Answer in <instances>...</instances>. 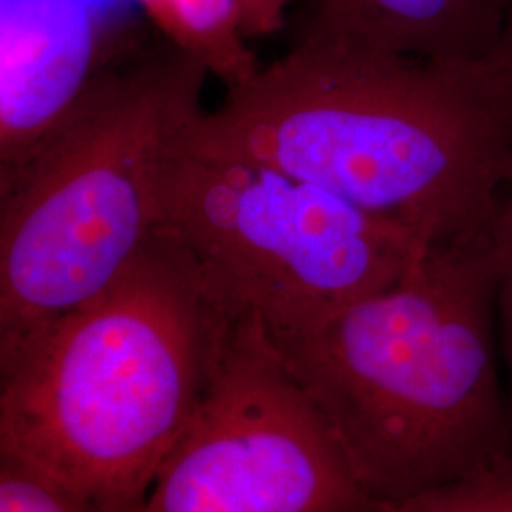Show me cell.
<instances>
[{"label": "cell", "instance_id": "cell-14", "mask_svg": "<svg viewBox=\"0 0 512 512\" xmlns=\"http://www.w3.org/2000/svg\"><path fill=\"white\" fill-rule=\"evenodd\" d=\"M497 61H503L505 65L512 67V0L509 2V14H507V23H505V33L501 38L499 50L495 54Z\"/></svg>", "mask_w": 512, "mask_h": 512}, {"label": "cell", "instance_id": "cell-8", "mask_svg": "<svg viewBox=\"0 0 512 512\" xmlns=\"http://www.w3.org/2000/svg\"><path fill=\"white\" fill-rule=\"evenodd\" d=\"M306 33L439 63L495 59L511 0H311Z\"/></svg>", "mask_w": 512, "mask_h": 512}, {"label": "cell", "instance_id": "cell-13", "mask_svg": "<svg viewBox=\"0 0 512 512\" xmlns=\"http://www.w3.org/2000/svg\"><path fill=\"white\" fill-rule=\"evenodd\" d=\"M293 0H238L245 35L268 37L285 23V14Z\"/></svg>", "mask_w": 512, "mask_h": 512}, {"label": "cell", "instance_id": "cell-1", "mask_svg": "<svg viewBox=\"0 0 512 512\" xmlns=\"http://www.w3.org/2000/svg\"><path fill=\"white\" fill-rule=\"evenodd\" d=\"M190 141L439 243L497 215L512 156V67L425 61L304 31L203 112Z\"/></svg>", "mask_w": 512, "mask_h": 512}, {"label": "cell", "instance_id": "cell-2", "mask_svg": "<svg viewBox=\"0 0 512 512\" xmlns=\"http://www.w3.org/2000/svg\"><path fill=\"white\" fill-rule=\"evenodd\" d=\"M497 287L494 219L435 243L315 334L274 344L368 499L416 494L511 454Z\"/></svg>", "mask_w": 512, "mask_h": 512}, {"label": "cell", "instance_id": "cell-6", "mask_svg": "<svg viewBox=\"0 0 512 512\" xmlns=\"http://www.w3.org/2000/svg\"><path fill=\"white\" fill-rule=\"evenodd\" d=\"M370 501L270 336L241 317L137 512H359Z\"/></svg>", "mask_w": 512, "mask_h": 512}, {"label": "cell", "instance_id": "cell-10", "mask_svg": "<svg viewBox=\"0 0 512 512\" xmlns=\"http://www.w3.org/2000/svg\"><path fill=\"white\" fill-rule=\"evenodd\" d=\"M359 512H512V452L475 473L416 494L372 499Z\"/></svg>", "mask_w": 512, "mask_h": 512}, {"label": "cell", "instance_id": "cell-5", "mask_svg": "<svg viewBox=\"0 0 512 512\" xmlns=\"http://www.w3.org/2000/svg\"><path fill=\"white\" fill-rule=\"evenodd\" d=\"M160 232L194 260L224 310L256 319L275 346L384 291L435 245L315 184L190 139L165 179Z\"/></svg>", "mask_w": 512, "mask_h": 512}, {"label": "cell", "instance_id": "cell-11", "mask_svg": "<svg viewBox=\"0 0 512 512\" xmlns=\"http://www.w3.org/2000/svg\"><path fill=\"white\" fill-rule=\"evenodd\" d=\"M0 512H107L18 459L0 456Z\"/></svg>", "mask_w": 512, "mask_h": 512}, {"label": "cell", "instance_id": "cell-12", "mask_svg": "<svg viewBox=\"0 0 512 512\" xmlns=\"http://www.w3.org/2000/svg\"><path fill=\"white\" fill-rule=\"evenodd\" d=\"M495 238L499 255V287H497V317L501 349L512 380V156L501 188V198L495 217Z\"/></svg>", "mask_w": 512, "mask_h": 512}, {"label": "cell", "instance_id": "cell-9", "mask_svg": "<svg viewBox=\"0 0 512 512\" xmlns=\"http://www.w3.org/2000/svg\"><path fill=\"white\" fill-rule=\"evenodd\" d=\"M160 37L202 63L228 90L260 69L245 35L238 0H133Z\"/></svg>", "mask_w": 512, "mask_h": 512}, {"label": "cell", "instance_id": "cell-3", "mask_svg": "<svg viewBox=\"0 0 512 512\" xmlns=\"http://www.w3.org/2000/svg\"><path fill=\"white\" fill-rule=\"evenodd\" d=\"M236 319L158 230L107 291L0 374V456L137 512L215 378Z\"/></svg>", "mask_w": 512, "mask_h": 512}, {"label": "cell", "instance_id": "cell-4", "mask_svg": "<svg viewBox=\"0 0 512 512\" xmlns=\"http://www.w3.org/2000/svg\"><path fill=\"white\" fill-rule=\"evenodd\" d=\"M211 74L171 42L133 46L0 186V374L156 238L169 167Z\"/></svg>", "mask_w": 512, "mask_h": 512}, {"label": "cell", "instance_id": "cell-7", "mask_svg": "<svg viewBox=\"0 0 512 512\" xmlns=\"http://www.w3.org/2000/svg\"><path fill=\"white\" fill-rule=\"evenodd\" d=\"M131 48L92 0H2L0 186L69 122Z\"/></svg>", "mask_w": 512, "mask_h": 512}]
</instances>
